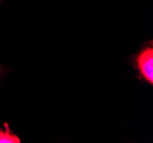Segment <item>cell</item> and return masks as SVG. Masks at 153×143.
I'll return each mask as SVG.
<instances>
[{
	"instance_id": "1",
	"label": "cell",
	"mask_w": 153,
	"mask_h": 143,
	"mask_svg": "<svg viewBox=\"0 0 153 143\" xmlns=\"http://www.w3.org/2000/svg\"><path fill=\"white\" fill-rule=\"evenodd\" d=\"M137 64L140 68V73L149 84L153 83V49L151 47L145 48L137 56Z\"/></svg>"
},
{
	"instance_id": "2",
	"label": "cell",
	"mask_w": 153,
	"mask_h": 143,
	"mask_svg": "<svg viewBox=\"0 0 153 143\" xmlns=\"http://www.w3.org/2000/svg\"><path fill=\"white\" fill-rule=\"evenodd\" d=\"M19 137L9 133L8 130H0V143H19Z\"/></svg>"
}]
</instances>
